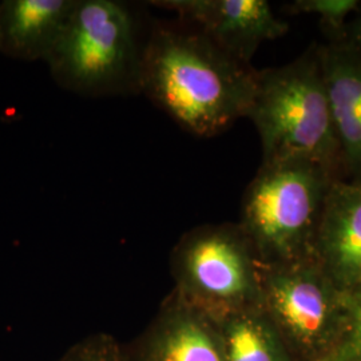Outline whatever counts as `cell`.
<instances>
[{"instance_id": "6da1fadb", "label": "cell", "mask_w": 361, "mask_h": 361, "mask_svg": "<svg viewBox=\"0 0 361 361\" xmlns=\"http://www.w3.org/2000/svg\"><path fill=\"white\" fill-rule=\"evenodd\" d=\"M257 70L197 28L157 26L143 46L141 91L176 123L209 138L247 116Z\"/></svg>"}, {"instance_id": "7a4b0ae2", "label": "cell", "mask_w": 361, "mask_h": 361, "mask_svg": "<svg viewBox=\"0 0 361 361\" xmlns=\"http://www.w3.org/2000/svg\"><path fill=\"white\" fill-rule=\"evenodd\" d=\"M246 116L257 129L262 165L302 161L341 178V157L317 46L292 63L257 71Z\"/></svg>"}, {"instance_id": "3957f363", "label": "cell", "mask_w": 361, "mask_h": 361, "mask_svg": "<svg viewBox=\"0 0 361 361\" xmlns=\"http://www.w3.org/2000/svg\"><path fill=\"white\" fill-rule=\"evenodd\" d=\"M143 46L128 4L77 0L44 62L55 82L71 92L87 97L138 92Z\"/></svg>"}, {"instance_id": "277c9868", "label": "cell", "mask_w": 361, "mask_h": 361, "mask_svg": "<svg viewBox=\"0 0 361 361\" xmlns=\"http://www.w3.org/2000/svg\"><path fill=\"white\" fill-rule=\"evenodd\" d=\"M335 174L310 162L261 165L246 188L238 225L262 265L310 257Z\"/></svg>"}, {"instance_id": "5b68a950", "label": "cell", "mask_w": 361, "mask_h": 361, "mask_svg": "<svg viewBox=\"0 0 361 361\" xmlns=\"http://www.w3.org/2000/svg\"><path fill=\"white\" fill-rule=\"evenodd\" d=\"M174 293L214 322L261 308L262 264L238 224L185 233L170 257Z\"/></svg>"}, {"instance_id": "8992f818", "label": "cell", "mask_w": 361, "mask_h": 361, "mask_svg": "<svg viewBox=\"0 0 361 361\" xmlns=\"http://www.w3.org/2000/svg\"><path fill=\"white\" fill-rule=\"evenodd\" d=\"M261 310L292 356L326 360L344 338L349 304L314 258L262 265Z\"/></svg>"}, {"instance_id": "52a82bcc", "label": "cell", "mask_w": 361, "mask_h": 361, "mask_svg": "<svg viewBox=\"0 0 361 361\" xmlns=\"http://www.w3.org/2000/svg\"><path fill=\"white\" fill-rule=\"evenodd\" d=\"M153 4L178 13L246 65L261 43L280 38L289 30L267 0H164Z\"/></svg>"}, {"instance_id": "ba28073f", "label": "cell", "mask_w": 361, "mask_h": 361, "mask_svg": "<svg viewBox=\"0 0 361 361\" xmlns=\"http://www.w3.org/2000/svg\"><path fill=\"white\" fill-rule=\"evenodd\" d=\"M312 257L348 304L361 295V180L332 182Z\"/></svg>"}, {"instance_id": "9c48e42d", "label": "cell", "mask_w": 361, "mask_h": 361, "mask_svg": "<svg viewBox=\"0 0 361 361\" xmlns=\"http://www.w3.org/2000/svg\"><path fill=\"white\" fill-rule=\"evenodd\" d=\"M131 361H225L219 324L174 292L129 353Z\"/></svg>"}, {"instance_id": "30bf717a", "label": "cell", "mask_w": 361, "mask_h": 361, "mask_svg": "<svg viewBox=\"0 0 361 361\" xmlns=\"http://www.w3.org/2000/svg\"><path fill=\"white\" fill-rule=\"evenodd\" d=\"M317 49L341 166L361 180V55L341 40Z\"/></svg>"}, {"instance_id": "8fae6325", "label": "cell", "mask_w": 361, "mask_h": 361, "mask_svg": "<svg viewBox=\"0 0 361 361\" xmlns=\"http://www.w3.org/2000/svg\"><path fill=\"white\" fill-rule=\"evenodd\" d=\"M77 0L0 1V52L19 61H46Z\"/></svg>"}, {"instance_id": "7c38bea8", "label": "cell", "mask_w": 361, "mask_h": 361, "mask_svg": "<svg viewBox=\"0 0 361 361\" xmlns=\"http://www.w3.org/2000/svg\"><path fill=\"white\" fill-rule=\"evenodd\" d=\"M217 324L225 361H292L283 337L261 308L234 313Z\"/></svg>"}, {"instance_id": "4fadbf2b", "label": "cell", "mask_w": 361, "mask_h": 361, "mask_svg": "<svg viewBox=\"0 0 361 361\" xmlns=\"http://www.w3.org/2000/svg\"><path fill=\"white\" fill-rule=\"evenodd\" d=\"M360 8L357 0H296L288 6L290 13L314 15L335 38H341L347 18Z\"/></svg>"}, {"instance_id": "5bb4252c", "label": "cell", "mask_w": 361, "mask_h": 361, "mask_svg": "<svg viewBox=\"0 0 361 361\" xmlns=\"http://www.w3.org/2000/svg\"><path fill=\"white\" fill-rule=\"evenodd\" d=\"M58 361H131L111 336L94 335L79 341Z\"/></svg>"}, {"instance_id": "9a60e30c", "label": "cell", "mask_w": 361, "mask_h": 361, "mask_svg": "<svg viewBox=\"0 0 361 361\" xmlns=\"http://www.w3.org/2000/svg\"><path fill=\"white\" fill-rule=\"evenodd\" d=\"M324 361H361V295L349 304L348 326L344 338Z\"/></svg>"}, {"instance_id": "2e32d148", "label": "cell", "mask_w": 361, "mask_h": 361, "mask_svg": "<svg viewBox=\"0 0 361 361\" xmlns=\"http://www.w3.org/2000/svg\"><path fill=\"white\" fill-rule=\"evenodd\" d=\"M348 44L350 49L361 55V16L347 23L341 38L338 39Z\"/></svg>"}]
</instances>
